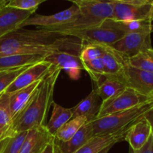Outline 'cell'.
<instances>
[{
  "label": "cell",
  "mask_w": 153,
  "mask_h": 153,
  "mask_svg": "<svg viewBox=\"0 0 153 153\" xmlns=\"http://www.w3.org/2000/svg\"><path fill=\"white\" fill-rule=\"evenodd\" d=\"M9 0H0V10L8 5Z\"/></svg>",
  "instance_id": "37"
},
{
  "label": "cell",
  "mask_w": 153,
  "mask_h": 153,
  "mask_svg": "<svg viewBox=\"0 0 153 153\" xmlns=\"http://www.w3.org/2000/svg\"><path fill=\"white\" fill-rule=\"evenodd\" d=\"M152 136V127L145 116L130 125L125 134L124 140L130 148L136 151L142 148Z\"/></svg>",
  "instance_id": "14"
},
{
  "label": "cell",
  "mask_w": 153,
  "mask_h": 153,
  "mask_svg": "<svg viewBox=\"0 0 153 153\" xmlns=\"http://www.w3.org/2000/svg\"><path fill=\"white\" fill-rule=\"evenodd\" d=\"M40 80L32 84L29 86L18 90L9 94V105L13 120L23 110L35 92Z\"/></svg>",
  "instance_id": "18"
},
{
  "label": "cell",
  "mask_w": 153,
  "mask_h": 153,
  "mask_svg": "<svg viewBox=\"0 0 153 153\" xmlns=\"http://www.w3.org/2000/svg\"><path fill=\"white\" fill-rule=\"evenodd\" d=\"M98 100L99 97L95 89H93L88 95L82 99L76 105L73 107L74 114L72 118L80 116H86L92 120L95 119L100 105H98Z\"/></svg>",
  "instance_id": "22"
},
{
  "label": "cell",
  "mask_w": 153,
  "mask_h": 153,
  "mask_svg": "<svg viewBox=\"0 0 153 153\" xmlns=\"http://www.w3.org/2000/svg\"><path fill=\"white\" fill-rule=\"evenodd\" d=\"M52 65L64 70L69 77L76 80L80 76V71L83 69L80 54L70 52H60L52 54L45 58Z\"/></svg>",
  "instance_id": "12"
},
{
  "label": "cell",
  "mask_w": 153,
  "mask_h": 153,
  "mask_svg": "<svg viewBox=\"0 0 153 153\" xmlns=\"http://www.w3.org/2000/svg\"><path fill=\"white\" fill-rule=\"evenodd\" d=\"M104 26L113 28L128 33H149L153 32V24L152 20H133L123 22L116 21L112 19H106L102 23Z\"/></svg>",
  "instance_id": "20"
},
{
  "label": "cell",
  "mask_w": 153,
  "mask_h": 153,
  "mask_svg": "<svg viewBox=\"0 0 153 153\" xmlns=\"http://www.w3.org/2000/svg\"><path fill=\"white\" fill-rule=\"evenodd\" d=\"M114 145H110V146H107V147H106V148H104V149H102V150L100 151L98 153H108V152L110 151V149Z\"/></svg>",
  "instance_id": "38"
},
{
  "label": "cell",
  "mask_w": 153,
  "mask_h": 153,
  "mask_svg": "<svg viewBox=\"0 0 153 153\" xmlns=\"http://www.w3.org/2000/svg\"><path fill=\"white\" fill-rule=\"evenodd\" d=\"M145 117L147 118V120H148L150 123V125H151V127H152V135L153 137V110L152 109V110L148 112Z\"/></svg>",
  "instance_id": "36"
},
{
  "label": "cell",
  "mask_w": 153,
  "mask_h": 153,
  "mask_svg": "<svg viewBox=\"0 0 153 153\" xmlns=\"http://www.w3.org/2000/svg\"><path fill=\"white\" fill-rule=\"evenodd\" d=\"M36 10H25L6 6L0 10V38L8 33L20 29L26 19L34 14Z\"/></svg>",
  "instance_id": "13"
},
{
  "label": "cell",
  "mask_w": 153,
  "mask_h": 153,
  "mask_svg": "<svg viewBox=\"0 0 153 153\" xmlns=\"http://www.w3.org/2000/svg\"><path fill=\"white\" fill-rule=\"evenodd\" d=\"M27 133L22 131L0 141V153H20Z\"/></svg>",
  "instance_id": "28"
},
{
  "label": "cell",
  "mask_w": 153,
  "mask_h": 153,
  "mask_svg": "<svg viewBox=\"0 0 153 153\" xmlns=\"http://www.w3.org/2000/svg\"><path fill=\"white\" fill-rule=\"evenodd\" d=\"M152 94L149 96H145L131 88H126L112 98L102 102L96 118L128 110L142 104L152 98Z\"/></svg>",
  "instance_id": "5"
},
{
  "label": "cell",
  "mask_w": 153,
  "mask_h": 153,
  "mask_svg": "<svg viewBox=\"0 0 153 153\" xmlns=\"http://www.w3.org/2000/svg\"><path fill=\"white\" fill-rule=\"evenodd\" d=\"M67 1H71L72 3H73V4H78V3L80 2L79 1H78V0H67Z\"/></svg>",
  "instance_id": "40"
},
{
  "label": "cell",
  "mask_w": 153,
  "mask_h": 153,
  "mask_svg": "<svg viewBox=\"0 0 153 153\" xmlns=\"http://www.w3.org/2000/svg\"><path fill=\"white\" fill-rule=\"evenodd\" d=\"M130 88L140 94L149 96L153 93V73L134 67L129 64L124 65L122 73L117 78Z\"/></svg>",
  "instance_id": "9"
},
{
  "label": "cell",
  "mask_w": 153,
  "mask_h": 153,
  "mask_svg": "<svg viewBox=\"0 0 153 153\" xmlns=\"http://www.w3.org/2000/svg\"><path fill=\"white\" fill-rule=\"evenodd\" d=\"M132 153H153V137L152 135L150 137L149 140L147 143L140 148V149L136 151H133L131 149Z\"/></svg>",
  "instance_id": "34"
},
{
  "label": "cell",
  "mask_w": 153,
  "mask_h": 153,
  "mask_svg": "<svg viewBox=\"0 0 153 153\" xmlns=\"http://www.w3.org/2000/svg\"><path fill=\"white\" fill-rule=\"evenodd\" d=\"M46 1L48 0H9L7 6L25 10H37L38 7Z\"/></svg>",
  "instance_id": "32"
},
{
  "label": "cell",
  "mask_w": 153,
  "mask_h": 153,
  "mask_svg": "<svg viewBox=\"0 0 153 153\" xmlns=\"http://www.w3.org/2000/svg\"><path fill=\"white\" fill-rule=\"evenodd\" d=\"M110 46L124 57L127 61L128 58L136 55L139 52L152 49L151 34L128 33Z\"/></svg>",
  "instance_id": "8"
},
{
  "label": "cell",
  "mask_w": 153,
  "mask_h": 153,
  "mask_svg": "<svg viewBox=\"0 0 153 153\" xmlns=\"http://www.w3.org/2000/svg\"><path fill=\"white\" fill-rule=\"evenodd\" d=\"M153 109V93L148 101L137 106L92 120L94 135L115 132L131 125Z\"/></svg>",
  "instance_id": "4"
},
{
  "label": "cell",
  "mask_w": 153,
  "mask_h": 153,
  "mask_svg": "<svg viewBox=\"0 0 153 153\" xmlns=\"http://www.w3.org/2000/svg\"><path fill=\"white\" fill-rule=\"evenodd\" d=\"M95 91L102 102L112 98L124 91L127 87L119 79L114 77H104L96 85Z\"/></svg>",
  "instance_id": "24"
},
{
  "label": "cell",
  "mask_w": 153,
  "mask_h": 153,
  "mask_svg": "<svg viewBox=\"0 0 153 153\" xmlns=\"http://www.w3.org/2000/svg\"><path fill=\"white\" fill-rule=\"evenodd\" d=\"M118 2L128 3V4H146L153 3V0H120Z\"/></svg>",
  "instance_id": "35"
},
{
  "label": "cell",
  "mask_w": 153,
  "mask_h": 153,
  "mask_svg": "<svg viewBox=\"0 0 153 153\" xmlns=\"http://www.w3.org/2000/svg\"><path fill=\"white\" fill-rule=\"evenodd\" d=\"M13 118L9 105V94H0V141L7 138L11 128Z\"/></svg>",
  "instance_id": "25"
},
{
  "label": "cell",
  "mask_w": 153,
  "mask_h": 153,
  "mask_svg": "<svg viewBox=\"0 0 153 153\" xmlns=\"http://www.w3.org/2000/svg\"><path fill=\"white\" fill-rule=\"evenodd\" d=\"M113 16L116 21L152 20L153 21V3L146 4H128L113 1Z\"/></svg>",
  "instance_id": "10"
},
{
  "label": "cell",
  "mask_w": 153,
  "mask_h": 153,
  "mask_svg": "<svg viewBox=\"0 0 153 153\" xmlns=\"http://www.w3.org/2000/svg\"><path fill=\"white\" fill-rule=\"evenodd\" d=\"M83 70L88 73L89 76L95 84L98 82L105 76L104 67L102 58H97L88 62L82 63Z\"/></svg>",
  "instance_id": "29"
},
{
  "label": "cell",
  "mask_w": 153,
  "mask_h": 153,
  "mask_svg": "<svg viewBox=\"0 0 153 153\" xmlns=\"http://www.w3.org/2000/svg\"><path fill=\"white\" fill-rule=\"evenodd\" d=\"M79 1H110V0H78Z\"/></svg>",
  "instance_id": "39"
},
{
  "label": "cell",
  "mask_w": 153,
  "mask_h": 153,
  "mask_svg": "<svg viewBox=\"0 0 153 153\" xmlns=\"http://www.w3.org/2000/svg\"><path fill=\"white\" fill-rule=\"evenodd\" d=\"M80 13V10L79 7L75 4H73L71 7L66 10L52 15H40L34 13L24 21L21 25L20 28L29 25H34L43 28L61 26L73 22L78 17Z\"/></svg>",
  "instance_id": "7"
},
{
  "label": "cell",
  "mask_w": 153,
  "mask_h": 153,
  "mask_svg": "<svg viewBox=\"0 0 153 153\" xmlns=\"http://www.w3.org/2000/svg\"><path fill=\"white\" fill-rule=\"evenodd\" d=\"M130 126V125L110 134L94 135L85 145L74 153H98L110 145H115L118 142L124 140L125 134Z\"/></svg>",
  "instance_id": "15"
},
{
  "label": "cell",
  "mask_w": 153,
  "mask_h": 153,
  "mask_svg": "<svg viewBox=\"0 0 153 153\" xmlns=\"http://www.w3.org/2000/svg\"><path fill=\"white\" fill-rule=\"evenodd\" d=\"M104 49L105 45L92 44V43L84 44L80 53V58L82 63H84L102 58L104 52Z\"/></svg>",
  "instance_id": "31"
},
{
  "label": "cell",
  "mask_w": 153,
  "mask_h": 153,
  "mask_svg": "<svg viewBox=\"0 0 153 153\" xmlns=\"http://www.w3.org/2000/svg\"><path fill=\"white\" fill-rule=\"evenodd\" d=\"M46 55H11L0 57V71L20 68L44 61Z\"/></svg>",
  "instance_id": "21"
},
{
  "label": "cell",
  "mask_w": 153,
  "mask_h": 153,
  "mask_svg": "<svg viewBox=\"0 0 153 153\" xmlns=\"http://www.w3.org/2000/svg\"><path fill=\"white\" fill-rule=\"evenodd\" d=\"M32 65V64L24 66L20 68L13 69V70L0 71V94L5 92L8 88L16 80V78Z\"/></svg>",
  "instance_id": "30"
},
{
  "label": "cell",
  "mask_w": 153,
  "mask_h": 153,
  "mask_svg": "<svg viewBox=\"0 0 153 153\" xmlns=\"http://www.w3.org/2000/svg\"><path fill=\"white\" fill-rule=\"evenodd\" d=\"M53 137L46 126L34 127L28 131L20 153H40Z\"/></svg>",
  "instance_id": "16"
},
{
  "label": "cell",
  "mask_w": 153,
  "mask_h": 153,
  "mask_svg": "<svg viewBox=\"0 0 153 153\" xmlns=\"http://www.w3.org/2000/svg\"><path fill=\"white\" fill-rule=\"evenodd\" d=\"M91 120H90L86 116H80L72 118L58 129V131H57L54 137L58 141H68L74 135L75 133H76V131L82 126L85 125L87 122Z\"/></svg>",
  "instance_id": "26"
},
{
  "label": "cell",
  "mask_w": 153,
  "mask_h": 153,
  "mask_svg": "<svg viewBox=\"0 0 153 153\" xmlns=\"http://www.w3.org/2000/svg\"><path fill=\"white\" fill-rule=\"evenodd\" d=\"M76 5L80 13L71 23L53 28H43L59 35L60 33L74 30H83L102 25L106 19H112L113 5L110 1H80ZM60 36V35H59Z\"/></svg>",
  "instance_id": "2"
},
{
  "label": "cell",
  "mask_w": 153,
  "mask_h": 153,
  "mask_svg": "<svg viewBox=\"0 0 153 153\" xmlns=\"http://www.w3.org/2000/svg\"><path fill=\"white\" fill-rule=\"evenodd\" d=\"M40 153H62L55 137L44 146Z\"/></svg>",
  "instance_id": "33"
},
{
  "label": "cell",
  "mask_w": 153,
  "mask_h": 153,
  "mask_svg": "<svg viewBox=\"0 0 153 153\" xmlns=\"http://www.w3.org/2000/svg\"><path fill=\"white\" fill-rule=\"evenodd\" d=\"M62 37H74L79 39L84 44H102L111 46L121 39L125 33L113 28L101 25L94 28L83 30L64 31L59 34Z\"/></svg>",
  "instance_id": "6"
},
{
  "label": "cell",
  "mask_w": 153,
  "mask_h": 153,
  "mask_svg": "<svg viewBox=\"0 0 153 153\" xmlns=\"http://www.w3.org/2000/svg\"><path fill=\"white\" fill-rule=\"evenodd\" d=\"M52 64L44 60L32 64L16 78V80L8 88L5 93L10 94L15 92L41 80L50 70Z\"/></svg>",
  "instance_id": "11"
},
{
  "label": "cell",
  "mask_w": 153,
  "mask_h": 153,
  "mask_svg": "<svg viewBox=\"0 0 153 153\" xmlns=\"http://www.w3.org/2000/svg\"><path fill=\"white\" fill-rule=\"evenodd\" d=\"M61 70L58 67L52 65L49 72L40 80L25 108L13 120L8 137L28 131L34 127L46 125L48 112L54 102V90Z\"/></svg>",
  "instance_id": "1"
},
{
  "label": "cell",
  "mask_w": 153,
  "mask_h": 153,
  "mask_svg": "<svg viewBox=\"0 0 153 153\" xmlns=\"http://www.w3.org/2000/svg\"><path fill=\"white\" fill-rule=\"evenodd\" d=\"M126 62L132 67L153 73V49L139 52L128 58Z\"/></svg>",
  "instance_id": "27"
},
{
  "label": "cell",
  "mask_w": 153,
  "mask_h": 153,
  "mask_svg": "<svg viewBox=\"0 0 153 153\" xmlns=\"http://www.w3.org/2000/svg\"><path fill=\"white\" fill-rule=\"evenodd\" d=\"M152 110H153V109H152Z\"/></svg>",
  "instance_id": "41"
},
{
  "label": "cell",
  "mask_w": 153,
  "mask_h": 153,
  "mask_svg": "<svg viewBox=\"0 0 153 153\" xmlns=\"http://www.w3.org/2000/svg\"><path fill=\"white\" fill-rule=\"evenodd\" d=\"M74 114V108H66L57 103H52V112L51 117L47 123L46 128L52 136H55L57 131L62 127L66 123L72 119Z\"/></svg>",
  "instance_id": "23"
},
{
  "label": "cell",
  "mask_w": 153,
  "mask_h": 153,
  "mask_svg": "<svg viewBox=\"0 0 153 153\" xmlns=\"http://www.w3.org/2000/svg\"><path fill=\"white\" fill-rule=\"evenodd\" d=\"M94 136L92 120H91L82 126L69 140L65 142L57 140V142L62 153H74L85 145Z\"/></svg>",
  "instance_id": "17"
},
{
  "label": "cell",
  "mask_w": 153,
  "mask_h": 153,
  "mask_svg": "<svg viewBox=\"0 0 153 153\" xmlns=\"http://www.w3.org/2000/svg\"><path fill=\"white\" fill-rule=\"evenodd\" d=\"M62 37L43 28L37 30L17 29L0 38V57L14 55L26 46L49 44Z\"/></svg>",
  "instance_id": "3"
},
{
  "label": "cell",
  "mask_w": 153,
  "mask_h": 153,
  "mask_svg": "<svg viewBox=\"0 0 153 153\" xmlns=\"http://www.w3.org/2000/svg\"><path fill=\"white\" fill-rule=\"evenodd\" d=\"M102 60L104 67L105 77H119L124 65L127 64L124 57L111 48V46L106 45Z\"/></svg>",
  "instance_id": "19"
}]
</instances>
